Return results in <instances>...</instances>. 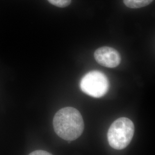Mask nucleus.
<instances>
[{
	"label": "nucleus",
	"instance_id": "obj_2",
	"mask_svg": "<svg viewBox=\"0 0 155 155\" xmlns=\"http://www.w3.org/2000/svg\"><path fill=\"white\" fill-rule=\"evenodd\" d=\"M134 133V125L132 120L127 117H121L111 124L107 137L111 148L122 150L130 143Z\"/></svg>",
	"mask_w": 155,
	"mask_h": 155
},
{
	"label": "nucleus",
	"instance_id": "obj_3",
	"mask_svg": "<svg viewBox=\"0 0 155 155\" xmlns=\"http://www.w3.org/2000/svg\"><path fill=\"white\" fill-rule=\"evenodd\" d=\"M79 87L84 93L94 98L104 96L109 88V82L105 74L100 71H91L81 79Z\"/></svg>",
	"mask_w": 155,
	"mask_h": 155
},
{
	"label": "nucleus",
	"instance_id": "obj_5",
	"mask_svg": "<svg viewBox=\"0 0 155 155\" xmlns=\"http://www.w3.org/2000/svg\"><path fill=\"white\" fill-rule=\"evenodd\" d=\"M153 0H124V3L128 8H140L148 5Z\"/></svg>",
	"mask_w": 155,
	"mask_h": 155
},
{
	"label": "nucleus",
	"instance_id": "obj_6",
	"mask_svg": "<svg viewBox=\"0 0 155 155\" xmlns=\"http://www.w3.org/2000/svg\"><path fill=\"white\" fill-rule=\"evenodd\" d=\"M50 3L54 5L59 7L64 8L69 5L71 4V0H48Z\"/></svg>",
	"mask_w": 155,
	"mask_h": 155
},
{
	"label": "nucleus",
	"instance_id": "obj_7",
	"mask_svg": "<svg viewBox=\"0 0 155 155\" xmlns=\"http://www.w3.org/2000/svg\"><path fill=\"white\" fill-rule=\"evenodd\" d=\"M29 155H52L50 152L43 150H35L31 153Z\"/></svg>",
	"mask_w": 155,
	"mask_h": 155
},
{
	"label": "nucleus",
	"instance_id": "obj_4",
	"mask_svg": "<svg viewBox=\"0 0 155 155\" xmlns=\"http://www.w3.org/2000/svg\"><path fill=\"white\" fill-rule=\"evenodd\" d=\"M94 58L101 66L114 68L118 66L121 61L120 53L116 49L109 47H102L94 52Z\"/></svg>",
	"mask_w": 155,
	"mask_h": 155
},
{
	"label": "nucleus",
	"instance_id": "obj_1",
	"mask_svg": "<svg viewBox=\"0 0 155 155\" xmlns=\"http://www.w3.org/2000/svg\"><path fill=\"white\" fill-rule=\"evenodd\" d=\"M53 126L59 137L71 141L82 135L84 124L83 117L77 109L66 107L56 112L53 119Z\"/></svg>",
	"mask_w": 155,
	"mask_h": 155
}]
</instances>
